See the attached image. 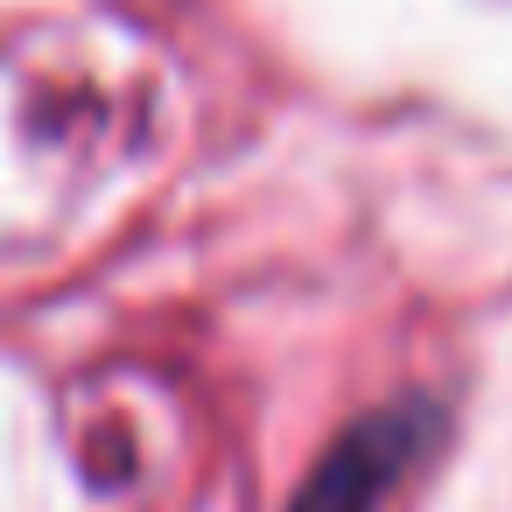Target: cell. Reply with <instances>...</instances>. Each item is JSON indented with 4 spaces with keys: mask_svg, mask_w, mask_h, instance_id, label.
I'll list each match as a JSON object with an SVG mask.
<instances>
[{
    "mask_svg": "<svg viewBox=\"0 0 512 512\" xmlns=\"http://www.w3.org/2000/svg\"><path fill=\"white\" fill-rule=\"evenodd\" d=\"M421 435H428V414L421 407H386V414L344 428L330 442V456L309 470V484L295 491L288 512H372L393 491V477L414 463Z\"/></svg>",
    "mask_w": 512,
    "mask_h": 512,
    "instance_id": "1",
    "label": "cell"
}]
</instances>
